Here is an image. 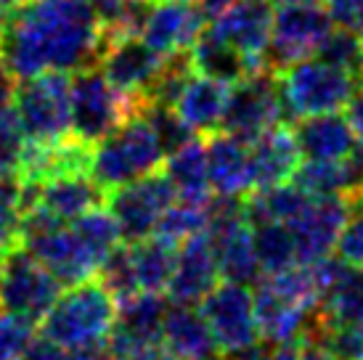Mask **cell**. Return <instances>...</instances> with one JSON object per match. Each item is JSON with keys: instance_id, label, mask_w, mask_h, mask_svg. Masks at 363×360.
Returning a JSON list of instances; mask_svg holds the SVG:
<instances>
[{"instance_id": "1", "label": "cell", "mask_w": 363, "mask_h": 360, "mask_svg": "<svg viewBox=\"0 0 363 360\" xmlns=\"http://www.w3.org/2000/svg\"><path fill=\"white\" fill-rule=\"evenodd\" d=\"M104 21L91 0H21L0 11V53L13 80L99 64Z\"/></svg>"}, {"instance_id": "2", "label": "cell", "mask_w": 363, "mask_h": 360, "mask_svg": "<svg viewBox=\"0 0 363 360\" xmlns=\"http://www.w3.org/2000/svg\"><path fill=\"white\" fill-rule=\"evenodd\" d=\"M255 315L262 339L300 342L315 320L318 286L311 265H292L268 273L255 286Z\"/></svg>"}, {"instance_id": "3", "label": "cell", "mask_w": 363, "mask_h": 360, "mask_svg": "<svg viewBox=\"0 0 363 360\" xmlns=\"http://www.w3.org/2000/svg\"><path fill=\"white\" fill-rule=\"evenodd\" d=\"M167 151L146 109H138L91 146V178L106 193L157 172Z\"/></svg>"}, {"instance_id": "4", "label": "cell", "mask_w": 363, "mask_h": 360, "mask_svg": "<svg viewBox=\"0 0 363 360\" xmlns=\"http://www.w3.org/2000/svg\"><path fill=\"white\" fill-rule=\"evenodd\" d=\"M117 320V300L101 281H82L59 294L43 315L40 334L67 352L104 347Z\"/></svg>"}, {"instance_id": "5", "label": "cell", "mask_w": 363, "mask_h": 360, "mask_svg": "<svg viewBox=\"0 0 363 360\" xmlns=\"http://www.w3.org/2000/svg\"><path fill=\"white\" fill-rule=\"evenodd\" d=\"M286 117H313L342 111L363 82L361 74L326 59H303L276 72Z\"/></svg>"}, {"instance_id": "6", "label": "cell", "mask_w": 363, "mask_h": 360, "mask_svg": "<svg viewBox=\"0 0 363 360\" xmlns=\"http://www.w3.org/2000/svg\"><path fill=\"white\" fill-rule=\"evenodd\" d=\"M146 101L114 88L101 69H80L69 80V106H72V135L96 143L109 135L117 125L141 109Z\"/></svg>"}, {"instance_id": "7", "label": "cell", "mask_w": 363, "mask_h": 360, "mask_svg": "<svg viewBox=\"0 0 363 360\" xmlns=\"http://www.w3.org/2000/svg\"><path fill=\"white\" fill-rule=\"evenodd\" d=\"M11 99L30 143H51L72 135L69 77L64 72H45L21 80Z\"/></svg>"}, {"instance_id": "8", "label": "cell", "mask_w": 363, "mask_h": 360, "mask_svg": "<svg viewBox=\"0 0 363 360\" xmlns=\"http://www.w3.org/2000/svg\"><path fill=\"white\" fill-rule=\"evenodd\" d=\"M332 30V16L318 0H297L279 6L273 13L271 40L265 53L268 69L279 72L294 61L318 56Z\"/></svg>"}, {"instance_id": "9", "label": "cell", "mask_w": 363, "mask_h": 360, "mask_svg": "<svg viewBox=\"0 0 363 360\" xmlns=\"http://www.w3.org/2000/svg\"><path fill=\"white\" fill-rule=\"evenodd\" d=\"M61 294V283L21 241L0 254V308L40 323Z\"/></svg>"}, {"instance_id": "10", "label": "cell", "mask_w": 363, "mask_h": 360, "mask_svg": "<svg viewBox=\"0 0 363 360\" xmlns=\"http://www.w3.org/2000/svg\"><path fill=\"white\" fill-rule=\"evenodd\" d=\"M207 236L220 268V279L250 283L257 276L260 268L255 257L252 223L244 210V196H218L210 201Z\"/></svg>"}, {"instance_id": "11", "label": "cell", "mask_w": 363, "mask_h": 360, "mask_svg": "<svg viewBox=\"0 0 363 360\" xmlns=\"http://www.w3.org/2000/svg\"><path fill=\"white\" fill-rule=\"evenodd\" d=\"M284 120H286V109L276 82V72L260 69L231 85L220 130L244 143H252L255 138L281 125Z\"/></svg>"}, {"instance_id": "12", "label": "cell", "mask_w": 363, "mask_h": 360, "mask_svg": "<svg viewBox=\"0 0 363 360\" xmlns=\"http://www.w3.org/2000/svg\"><path fill=\"white\" fill-rule=\"evenodd\" d=\"M175 189L167 175L149 172L143 178L125 183L106 193V210L117 220L120 236L128 244L152 236L160 225L164 210L175 201Z\"/></svg>"}, {"instance_id": "13", "label": "cell", "mask_w": 363, "mask_h": 360, "mask_svg": "<svg viewBox=\"0 0 363 360\" xmlns=\"http://www.w3.org/2000/svg\"><path fill=\"white\" fill-rule=\"evenodd\" d=\"M202 315L223 355L231 360L260 339L255 300L247 283L223 281L202 300Z\"/></svg>"}, {"instance_id": "14", "label": "cell", "mask_w": 363, "mask_h": 360, "mask_svg": "<svg viewBox=\"0 0 363 360\" xmlns=\"http://www.w3.org/2000/svg\"><path fill=\"white\" fill-rule=\"evenodd\" d=\"M167 61L170 56H162L149 48L138 35L104 38V50L99 56L104 77L122 93H130L141 101H149Z\"/></svg>"}, {"instance_id": "15", "label": "cell", "mask_w": 363, "mask_h": 360, "mask_svg": "<svg viewBox=\"0 0 363 360\" xmlns=\"http://www.w3.org/2000/svg\"><path fill=\"white\" fill-rule=\"evenodd\" d=\"M347 215L345 196H308L303 210L286 223L292 230L297 262L311 265L334 254V244Z\"/></svg>"}, {"instance_id": "16", "label": "cell", "mask_w": 363, "mask_h": 360, "mask_svg": "<svg viewBox=\"0 0 363 360\" xmlns=\"http://www.w3.org/2000/svg\"><path fill=\"white\" fill-rule=\"evenodd\" d=\"M271 24L273 11L268 0H239L218 19L207 21V30L236 53H242L252 67L268 69L265 53L271 40Z\"/></svg>"}, {"instance_id": "17", "label": "cell", "mask_w": 363, "mask_h": 360, "mask_svg": "<svg viewBox=\"0 0 363 360\" xmlns=\"http://www.w3.org/2000/svg\"><path fill=\"white\" fill-rule=\"evenodd\" d=\"M106 201V191L91 178V172H69L24 189V210L32 207L53 223H72L93 207Z\"/></svg>"}, {"instance_id": "18", "label": "cell", "mask_w": 363, "mask_h": 360, "mask_svg": "<svg viewBox=\"0 0 363 360\" xmlns=\"http://www.w3.org/2000/svg\"><path fill=\"white\" fill-rule=\"evenodd\" d=\"M220 283V268L212 252L207 230L194 233L178 244L167 294L175 305H199Z\"/></svg>"}, {"instance_id": "19", "label": "cell", "mask_w": 363, "mask_h": 360, "mask_svg": "<svg viewBox=\"0 0 363 360\" xmlns=\"http://www.w3.org/2000/svg\"><path fill=\"white\" fill-rule=\"evenodd\" d=\"M231 85L215 80L210 74L191 69L186 74L183 85L172 99L170 109L178 114V120L194 133V135H210L220 130L223 114L228 106Z\"/></svg>"}, {"instance_id": "20", "label": "cell", "mask_w": 363, "mask_h": 360, "mask_svg": "<svg viewBox=\"0 0 363 360\" xmlns=\"http://www.w3.org/2000/svg\"><path fill=\"white\" fill-rule=\"evenodd\" d=\"M204 16L191 3H170V0H154L149 16L143 21L141 38L149 48L162 56L186 53L204 30Z\"/></svg>"}, {"instance_id": "21", "label": "cell", "mask_w": 363, "mask_h": 360, "mask_svg": "<svg viewBox=\"0 0 363 360\" xmlns=\"http://www.w3.org/2000/svg\"><path fill=\"white\" fill-rule=\"evenodd\" d=\"M303 162L294 130L286 125H276L265 130L260 138L250 143V183L252 191L281 186L294 178V172Z\"/></svg>"}, {"instance_id": "22", "label": "cell", "mask_w": 363, "mask_h": 360, "mask_svg": "<svg viewBox=\"0 0 363 360\" xmlns=\"http://www.w3.org/2000/svg\"><path fill=\"white\" fill-rule=\"evenodd\" d=\"M160 339L175 360H228L196 305H167Z\"/></svg>"}, {"instance_id": "23", "label": "cell", "mask_w": 363, "mask_h": 360, "mask_svg": "<svg viewBox=\"0 0 363 360\" xmlns=\"http://www.w3.org/2000/svg\"><path fill=\"white\" fill-rule=\"evenodd\" d=\"M207 151V178L210 191L218 196H247L250 183V143L233 138L228 133L215 130L204 140Z\"/></svg>"}, {"instance_id": "24", "label": "cell", "mask_w": 363, "mask_h": 360, "mask_svg": "<svg viewBox=\"0 0 363 360\" xmlns=\"http://www.w3.org/2000/svg\"><path fill=\"white\" fill-rule=\"evenodd\" d=\"M294 138L305 159H345L358 149L353 128L340 111L303 117L294 128Z\"/></svg>"}, {"instance_id": "25", "label": "cell", "mask_w": 363, "mask_h": 360, "mask_svg": "<svg viewBox=\"0 0 363 360\" xmlns=\"http://www.w3.org/2000/svg\"><path fill=\"white\" fill-rule=\"evenodd\" d=\"M164 175L170 178L172 189L183 199H210V178H207V151L204 140L191 135L181 146L167 154Z\"/></svg>"}, {"instance_id": "26", "label": "cell", "mask_w": 363, "mask_h": 360, "mask_svg": "<svg viewBox=\"0 0 363 360\" xmlns=\"http://www.w3.org/2000/svg\"><path fill=\"white\" fill-rule=\"evenodd\" d=\"M189 61H191V67L196 72L210 74V77L228 82V85L244 80L247 74L260 72L257 67H252L250 61L244 59L242 53H236L231 45H225L220 38H215L207 30V24H204L202 35L196 38V43L189 48Z\"/></svg>"}, {"instance_id": "27", "label": "cell", "mask_w": 363, "mask_h": 360, "mask_svg": "<svg viewBox=\"0 0 363 360\" xmlns=\"http://www.w3.org/2000/svg\"><path fill=\"white\" fill-rule=\"evenodd\" d=\"M175 254H178V244L162 239L157 233H152V236H146L141 241H133L130 257L138 289L164 294L167 283H170L172 268H175Z\"/></svg>"}, {"instance_id": "28", "label": "cell", "mask_w": 363, "mask_h": 360, "mask_svg": "<svg viewBox=\"0 0 363 360\" xmlns=\"http://www.w3.org/2000/svg\"><path fill=\"white\" fill-rule=\"evenodd\" d=\"M252 239L257 268L265 276L297 265V249H294L292 230L286 223H255Z\"/></svg>"}, {"instance_id": "29", "label": "cell", "mask_w": 363, "mask_h": 360, "mask_svg": "<svg viewBox=\"0 0 363 360\" xmlns=\"http://www.w3.org/2000/svg\"><path fill=\"white\" fill-rule=\"evenodd\" d=\"M210 199H183L175 196L170 207L164 210L160 225H157V236L172 241V244H181L183 239H189L194 233H202L207 230L210 223Z\"/></svg>"}, {"instance_id": "30", "label": "cell", "mask_w": 363, "mask_h": 360, "mask_svg": "<svg viewBox=\"0 0 363 360\" xmlns=\"http://www.w3.org/2000/svg\"><path fill=\"white\" fill-rule=\"evenodd\" d=\"M345 199H347V215L334 244V257L363 268V191H355Z\"/></svg>"}, {"instance_id": "31", "label": "cell", "mask_w": 363, "mask_h": 360, "mask_svg": "<svg viewBox=\"0 0 363 360\" xmlns=\"http://www.w3.org/2000/svg\"><path fill=\"white\" fill-rule=\"evenodd\" d=\"M99 273H101V283L111 291V297L117 302L130 300L133 294L141 291L138 289V281H135V270H133L130 244H120L99 265Z\"/></svg>"}, {"instance_id": "32", "label": "cell", "mask_w": 363, "mask_h": 360, "mask_svg": "<svg viewBox=\"0 0 363 360\" xmlns=\"http://www.w3.org/2000/svg\"><path fill=\"white\" fill-rule=\"evenodd\" d=\"M24 146H27V135L21 130L13 106L9 103L0 106V178L19 175Z\"/></svg>"}, {"instance_id": "33", "label": "cell", "mask_w": 363, "mask_h": 360, "mask_svg": "<svg viewBox=\"0 0 363 360\" xmlns=\"http://www.w3.org/2000/svg\"><path fill=\"white\" fill-rule=\"evenodd\" d=\"M35 337V323L0 308V360L24 358Z\"/></svg>"}, {"instance_id": "34", "label": "cell", "mask_w": 363, "mask_h": 360, "mask_svg": "<svg viewBox=\"0 0 363 360\" xmlns=\"http://www.w3.org/2000/svg\"><path fill=\"white\" fill-rule=\"evenodd\" d=\"M321 59L332 61L337 67H345V69L355 72V74H361V64H363V40L361 38H355L350 32L345 30H332L329 35V40L323 43L321 48ZM363 77V74H361Z\"/></svg>"}, {"instance_id": "35", "label": "cell", "mask_w": 363, "mask_h": 360, "mask_svg": "<svg viewBox=\"0 0 363 360\" xmlns=\"http://www.w3.org/2000/svg\"><path fill=\"white\" fill-rule=\"evenodd\" d=\"M323 9L329 11L334 27L363 40V0H326Z\"/></svg>"}, {"instance_id": "36", "label": "cell", "mask_w": 363, "mask_h": 360, "mask_svg": "<svg viewBox=\"0 0 363 360\" xmlns=\"http://www.w3.org/2000/svg\"><path fill=\"white\" fill-rule=\"evenodd\" d=\"M231 360H300V342H255L250 350Z\"/></svg>"}, {"instance_id": "37", "label": "cell", "mask_w": 363, "mask_h": 360, "mask_svg": "<svg viewBox=\"0 0 363 360\" xmlns=\"http://www.w3.org/2000/svg\"><path fill=\"white\" fill-rule=\"evenodd\" d=\"M24 360H67V350L59 347L56 342H51L48 337L35 334L27 352H24Z\"/></svg>"}, {"instance_id": "38", "label": "cell", "mask_w": 363, "mask_h": 360, "mask_svg": "<svg viewBox=\"0 0 363 360\" xmlns=\"http://www.w3.org/2000/svg\"><path fill=\"white\" fill-rule=\"evenodd\" d=\"M347 122L355 133V143H358V151L363 154V85H358V90L353 93V99L347 101Z\"/></svg>"}, {"instance_id": "39", "label": "cell", "mask_w": 363, "mask_h": 360, "mask_svg": "<svg viewBox=\"0 0 363 360\" xmlns=\"http://www.w3.org/2000/svg\"><path fill=\"white\" fill-rule=\"evenodd\" d=\"M13 96V74L9 72L6 67V59H3V53H0V106H6Z\"/></svg>"}, {"instance_id": "40", "label": "cell", "mask_w": 363, "mask_h": 360, "mask_svg": "<svg viewBox=\"0 0 363 360\" xmlns=\"http://www.w3.org/2000/svg\"><path fill=\"white\" fill-rule=\"evenodd\" d=\"M67 360H109L104 347H88V350H72L67 352Z\"/></svg>"}, {"instance_id": "41", "label": "cell", "mask_w": 363, "mask_h": 360, "mask_svg": "<svg viewBox=\"0 0 363 360\" xmlns=\"http://www.w3.org/2000/svg\"><path fill=\"white\" fill-rule=\"evenodd\" d=\"M91 3L96 6V11H99V16H101V21H104L111 13V11L120 6L122 0H91Z\"/></svg>"}, {"instance_id": "42", "label": "cell", "mask_w": 363, "mask_h": 360, "mask_svg": "<svg viewBox=\"0 0 363 360\" xmlns=\"http://www.w3.org/2000/svg\"><path fill=\"white\" fill-rule=\"evenodd\" d=\"M16 3H21V0H0V11H9V9H13Z\"/></svg>"}, {"instance_id": "43", "label": "cell", "mask_w": 363, "mask_h": 360, "mask_svg": "<svg viewBox=\"0 0 363 360\" xmlns=\"http://www.w3.org/2000/svg\"><path fill=\"white\" fill-rule=\"evenodd\" d=\"M268 3H276V6H284V3H297V0H268Z\"/></svg>"}, {"instance_id": "44", "label": "cell", "mask_w": 363, "mask_h": 360, "mask_svg": "<svg viewBox=\"0 0 363 360\" xmlns=\"http://www.w3.org/2000/svg\"><path fill=\"white\" fill-rule=\"evenodd\" d=\"M170 3H194V0H170Z\"/></svg>"}, {"instance_id": "45", "label": "cell", "mask_w": 363, "mask_h": 360, "mask_svg": "<svg viewBox=\"0 0 363 360\" xmlns=\"http://www.w3.org/2000/svg\"><path fill=\"white\" fill-rule=\"evenodd\" d=\"M361 74H363V64H361Z\"/></svg>"}, {"instance_id": "46", "label": "cell", "mask_w": 363, "mask_h": 360, "mask_svg": "<svg viewBox=\"0 0 363 360\" xmlns=\"http://www.w3.org/2000/svg\"><path fill=\"white\" fill-rule=\"evenodd\" d=\"M16 360H21V358H16Z\"/></svg>"}, {"instance_id": "47", "label": "cell", "mask_w": 363, "mask_h": 360, "mask_svg": "<svg viewBox=\"0 0 363 360\" xmlns=\"http://www.w3.org/2000/svg\"><path fill=\"white\" fill-rule=\"evenodd\" d=\"M361 360H363V358H361Z\"/></svg>"}]
</instances>
